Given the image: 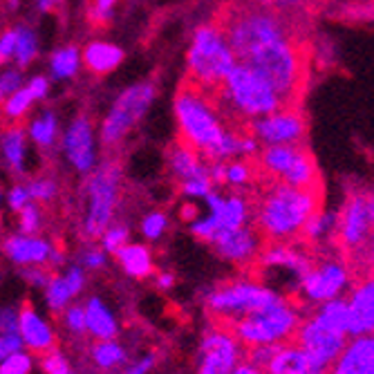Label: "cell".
I'll list each match as a JSON object with an SVG mask.
<instances>
[{
  "label": "cell",
  "mask_w": 374,
  "mask_h": 374,
  "mask_svg": "<svg viewBox=\"0 0 374 374\" xmlns=\"http://www.w3.org/2000/svg\"><path fill=\"white\" fill-rule=\"evenodd\" d=\"M307 45L299 34L274 36L251 49L237 63L253 67L283 99L285 108H299V99L307 83Z\"/></svg>",
  "instance_id": "cell-1"
},
{
  "label": "cell",
  "mask_w": 374,
  "mask_h": 374,
  "mask_svg": "<svg viewBox=\"0 0 374 374\" xmlns=\"http://www.w3.org/2000/svg\"><path fill=\"white\" fill-rule=\"evenodd\" d=\"M213 110H220L235 126H246L251 119L285 110L283 99L269 86L265 76L244 63H233L220 86L204 95Z\"/></svg>",
  "instance_id": "cell-2"
},
{
  "label": "cell",
  "mask_w": 374,
  "mask_h": 374,
  "mask_svg": "<svg viewBox=\"0 0 374 374\" xmlns=\"http://www.w3.org/2000/svg\"><path fill=\"white\" fill-rule=\"evenodd\" d=\"M323 186L318 189H292L274 184L258 207V233L267 242H289L301 233L303 224L320 211Z\"/></svg>",
  "instance_id": "cell-3"
},
{
  "label": "cell",
  "mask_w": 374,
  "mask_h": 374,
  "mask_svg": "<svg viewBox=\"0 0 374 374\" xmlns=\"http://www.w3.org/2000/svg\"><path fill=\"white\" fill-rule=\"evenodd\" d=\"M175 113L177 121H180L182 143L193 148L198 155L218 161L220 141H222L226 128H222V121L218 119V113L209 104V99L189 81H184L182 90L177 92Z\"/></svg>",
  "instance_id": "cell-4"
},
{
  "label": "cell",
  "mask_w": 374,
  "mask_h": 374,
  "mask_svg": "<svg viewBox=\"0 0 374 374\" xmlns=\"http://www.w3.org/2000/svg\"><path fill=\"white\" fill-rule=\"evenodd\" d=\"M301 314L292 301L283 299L280 303L249 312L233 320H220L233 331V336L244 347L251 345H283L294 338V331L301 325Z\"/></svg>",
  "instance_id": "cell-5"
},
{
  "label": "cell",
  "mask_w": 374,
  "mask_h": 374,
  "mask_svg": "<svg viewBox=\"0 0 374 374\" xmlns=\"http://www.w3.org/2000/svg\"><path fill=\"white\" fill-rule=\"evenodd\" d=\"M235 58L224 34L213 25H202L193 36L189 49V81L202 95L213 92L233 67Z\"/></svg>",
  "instance_id": "cell-6"
},
{
  "label": "cell",
  "mask_w": 374,
  "mask_h": 374,
  "mask_svg": "<svg viewBox=\"0 0 374 374\" xmlns=\"http://www.w3.org/2000/svg\"><path fill=\"white\" fill-rule=\"evenodd\" d=\"M280 301L283 296L256 280H233V283L220 285L207 296V307L215 320H233Z\"/></svg>",
  "instance_id": "cell-7"
},
{
  "label": "cell",
  "mask_w": 374,
  "mask_h": 374,
  "mask_svg": "<svg viewBox=\"0 0 374 374\" xmlns=\"http://www.w3.org/2000/svg\"><path fill=\"white\" fill-rule=\"evenodd\" d=\"M119 186H121V168L117 161H106L101 164L95 177L88 186V218H86V235L88 237H101L110 226L113 220L117 200H119Z\"/></svg>",
  "instance_id": "cell-8"
},
{
  "label": "cell",
  "mask_w": 374,
  "mask_h": 374,
  "mask_svg": "<svg viewBox=\"0 0 374 374\" xmlns=\"http://www.w3.org/2000/svg\"><path fill=\"white\" fill-rule=\"evenodd\" d=\"M152 97H155L152 83H139V86L128 88L117 99L115 108L106 117L104 128H101V139L106 146H115L126 137V132L139 121L141 115L152 104Z\"/></svg>",
  "instance_id": "cell-9"
},
{
  "label": "cell",
  "mask_w": 374,
  "mask_h": 374,
  "mask_svg": "<svg viewBox=\"0 0 374 374\" xmlns=\"http://www.w3.org/2000/svg\"><path fill=\"white\" fill-rule=\"evenodd\" d=\"M242 361L244 345L237 341L224 323L215 320V325L207 331L200 345L198 374H231V370Z\"/></svg>",
  "instance_id": "cell-10"
},
{
  "label": "cell",
  "mask_w": 374,
  "mask_h": 374,
  "mask_svg": "<svg viewBox=\"0 0 374 374\" xmlns=\"http://www.w3.org/2000/svg\"><path fill=\"white\" fill-rule=\"evenodd\" d=\"M374 207L368 193L352 195L343 207L341 218H336V233L338 242L350 253H363V244L370 240L372 233Z\"/></svg>",
  "instance_id": "cell-11"
},
{
  "label": "cell",
  "mask_w": 374,
  "mask_h": 374,
  "mask_svg": "<svg viewBox=\"0 0 374 374\" xmlns=\"http://www.w3.org/2000/svg\"><path fill=\"white\" fill-rule=\"evenodd\" d=\"M246 126H249L246 132L251 137L265 141L267 146H271V143H294V146H299L305 139V130H307L299 108H285L265 117H256Z\"/></svg>",
  "instance_id": "cell-12"
},
{
  "label": "cell",
  "mask_w": 374,
  "mask_h": 374,
  "mask_svg": "<svg viewBox=\"0 0 374 374\" xmlns=\"http://www.w3.org/2000/svg\"><path fill=\"white\" fill-rule=\"evenodd\" d=\"M345 334H338V331L329 329L325 325H320L316 318H307L301 320L299 329L294 331L292 341L305 350L316 363H320L323 368H331V363L338 359V354L343 352V347L347 345Z\"/></svg>",
  "instance_id": "cell-13"
},
{
  "label": "cell",
  "mask_w": 374,
  "mask_h": 374,
  "mask_svg": "<svg viewBox=\"0 0 374 374\" xmlns=\"http://www.w3.org/2000/svg\"><path fill=\"white\" fill-rule=\"evenodd\" d=\"M350 283V271L338 260H325L320 265H312L307 274L301 278V292L307 301L325 303L331 299H338L345 285Z\"/></svg>",
  "instance_id": "cell-14"
},
{
  "label": "cell",
  "mask_w": 374,
  "mask_h": 374,
  "mask_svg": "<svg viewBox=\"0 0 374 374\" xmlns=\"http://www.w3.org/2000/svg\"><path fill=\"white\" fill-rule=\"evenodd\" d=\"M211 244H213V249L222 258L235 262V265H246V262L258 258L260 233L244 224L240 229H233V231L218 233L213 240H211Z\"/></svg>",
  "instance_id": "cell-15"
},
{
  "label": "cell",
  "mask_w": 374,
  "mask_h": 374,
  "mask_svg": "<svg viewBox=\"0 0 374 374\" xmlns=\"http://www.w3.org/2000/svg\"><path fill=\"white\" fill-rule=\"evenodd\" d=\"M19 336L27 350L36 354H45L54 350V329L30 303H23L19 312Z\"/></svg>",
  "instance_id": "cell-16"
},
{
  "label": "cell",
  "mask_w": 374,
  "mask_h": 374,
  "mask_svg": "<svg viewBox=\"0 0 374 374\" xmlns=\"http://www.w3.org/2000/svg\"><path fill=\"white\" fill-rule=\"evenodd\" d=\"M327 374H374V338L372 334L354 336Z\"/></svg>",
  "instance_id": "cell-17"
},
{
  "label": "cell",
  "mask_w": 374,
  "mask_h": 374,
  "mask_svg": "<svg viewBox=\"0 0 374 374\" xmlns=\"http://www.w3.org/2000/svg\"><path fill=\"white\" fill-rule=\"evenodd\" d=\"M65 155L79 173H88L95 166V141L92 126L86 117L74 119L65 132Z\"/></svg>",
  "instance_id": "cell-18"
},
{
  "label": "cell",
  "mask_w": 374,
  "mask_h": 374,
  "mask_svg": "<svg viewBox=\"0 0 374 374\" xmlns=\"http://www.w3.org/2000/svg\"><path fill=\"white\" fill-rule=\"evenodd\" d=\"M329 370L323 368L312 356L301 350L296 343H283L267 363L265 374H327Z\"/></svg>",
  "instance_id": "cell-19"
},
{
  "label": "cell",
  "mask_w": 374,
  "mask_h": 374,
  "mask_svg": "<svg viewBox=\"0 0 374 374\" xmlns=\"http://www.w3.org/2000/svg\"><path fill=\"white\" fill-rule=\"evenodd\" d=\"M347 312H350V336L372 334L374 327V285L368 276L365 283H359L352 296L347 299Z\"/></svg>",
  "instance_id": "cell-20"
},
{
  "label": "cell",
  "mask_w": 374,
  "mask_h": 374,
  "mask_svg": "<svg viewBox=\"0 0 374 374\" xmlns=\"http://www.w3.org/2000/svg\"><path fill=\"white\" fill-rule=\"evenodd\" d=\"M86 287V274H83L81 267H72L67 269L65 276H52L49 283L45 285V299L52 312H61L67 307L76 294L83 292Z\"/></svg>",
  "instance_id": "cell-21"
},
{
  "label": "cell",
  "mask_w": 374,
  "mask_h": 374,
  "mask_svg": "<svg viewBox=\"0 0 374 374\" xmlns=\"http://www.w3.org/2000/svg\"><path fill=\"white\" fill-rule=\"evenodd\" d=\"M5 251L16 265H45L52 256V246L49 242L40 240L34 235H12L5 242Z\"/></svg>",
  "instance_id": "cell-22"
},
{
  "label": "cell",
  "mask_w": 374,
  "mask_h": 374,
  "mask_svg": "<svg viewBox=\"0 0 374 374\" xmlns=\"http://www.w3.org/2000/svg\"><path fill=\"white\" fill-rule=\"evenodd\" d=\"M283 184L292 186V189H318L320 186L316 161H314L312 152L305 148L303 143L299 146V150H296L292 166H289L283 175Z\"/></svg>",
  "instance_id": "cell-23"
},
{
  "label": "cell",
  "mask_w": 374,
  "mask_h": 374,
  "mask_svg": "<svg viewBox=\"0 0 374 374\" xmlns=\"http://www.w3.org/2000/svg\"><path fill=\"white\" fill-rule=\"evenodd\" d=\"M83 309H86V331L90 336H95L97 341H110V338L117 336L119 331L117 318L106 307L104 301L92 296Z\"/></svg>",
  "instance_id": "cell-24"
},
{
  "label": "cell",
  "mask_w": 374,
  "mask_h": 374,
  "mask_svg": "<svg viewBox=\"0 0 374 374\" xmlns=\"http://www.w3.org/2000/svg\"><path fill=\"white\" fill-rule=\"evenodd\" d=\"M168 161H171L173 173L180 177L182 182L204 180V177L209 180L207 168H204V164H200V155L182 141H177L175 146L168 150Z\"/></svg>",
  "instance_id": "cell-25"
},
{
  "label": "cell",
  "mask_w": 374,
  "mask_h": 374,
  "mask_svg": "<svg viewBox=\"0 0 374 374\" xmlns=\"http://www.w3.org/2000/svg\"><path fill=\"white\" fill-rule=\"evenodd\" d=\"M320 325H325L329 329L338 331V334L350 336V312H347V301L343 299H331L325 301L314 314Z\"/></svg>",
  "instance_id": "cell-26"
},
{
  "label": "cell",
  "mask_w": 374,
  "mask_h": 374,
  "mask_svg": "<svg viewBox=\"0 0 374 374\" xmlns=\"http://www.w3.org/2000/svg\"><path fill=\"white\" fill-rule=\"evenodd\" d=\"M121 58H124L121 49L110 43H90L86 47V52H83V61L97 74H106L110 70H115V67L121 63Z\"/></svg>",
  "instance_id": "cell-27"
},
{
  "label": "cell",
  "mask_w": 374,
  "mask_h": 374,
  "mask_svg": "<svg viewBox=\"0 0 374 374\" xmlns=\"http://www.w3.org/2000/svg\"><path fill=\"white\" fill-rule=\"evenodd\" d=\"M117 258L121 262L124 271L132 278H146L152 271L150 251L141 244H124L117 251Z\"/></svg>",
  "instance_id": "cell-28"
},
{
  "label": "cell",
  "mask_w": 374,
  "mask_h": 374,
  "mask_svg": "<svg viewBox=\"0 0 374 374\" xmlns=\"http://www.w3.org/2000/svg\"><path fill=\"white\" fill-rule=\"evenodd\" d=\"M299 146H301V143H299ZM299 146H294V143H271V146H267L265 150H262L260 166L271 175L283 177L287 168L292 166Z\"/></svg>",
  "instance_id": "cell-29"
},
{
  "label": "cell",
  "mask_w": 374,
  "mask_h": 374,
  "mask_svg": "<svg viewBox=\"0 0 374 374\" xmlns=\"http://www.w3.org/2000/svg\"><path fill=\"white\" fill-rule=\"evenodd\" d=\"M90 359L99 370H115L119 365H124L128 356H126V350L115 338H110V341H99L92 345Z\"/></svg>",
  "instance_id": "cell-30"
},
{
  "label": "cell",
  "mask_w": 374,
  "mask_h": 374,
  "mask_svg": "<svg viewBox=\"0 0 374 374\" xmlns=\"http://www.w3.org/2000/svg\"><path fill=\"white\" fill-rule=\"evenodd\" d=\"M246 3L262 7V10L283 14L292 21H307L309 19V7L305 5V0H246Z\"/></svg>",
  "instance_id": "cell-31"
},
{
  "label": "cell",
  "mask_w": 374,
  "mask_h": 374,
  "mask_svg": "<svg viewBox=\"0 0 374 374\" xmlns=\"http://www.w3.org/2000/svg\"><path fill=\"white\" fill-rule=\"evenodd\" d=\"M334 224H336V215L316 211V213H314L307 220V222L303 224L301 235H303L305 242H316V240H320V237H325L331 231V226H334Z\"/></svg>",
  "instance_id": "cell-32"
},
{
  "label": "cell",
  "mask_w": 374,
  "mask_h": 374,
  "mask_svg": "<svg viewBox=\"0 0 374 374\" xmlns=\"http://www.w3.org/2000/svg\"><path fill=\"white\" fill-rule=\"evenodd\" d=\"M5 157L10 159L14 171H23V157H25V135L21 128H10L3 137Z\"/></svg>",
  "instance_id": "cell-33"
},
{
  "label": "cell",
  "mask_w": 374,
  "mask_h": 374,
  "mask_svg": "<svg viewBox=\"0 0 374 374\" xmlns=\"http://www.w3.org/2000/svg\"><path fill=\"white\" fill-rule=\"evenodd\" d=\"M79 70V49L63 47L52 56V74L54 79H67Z\"/></svg>",
  "instance_id": "cell-34"
},
{
  "label": "cell",
  "mask_w": 374,
  "mask_h": 374,
  "mask_svg": "<svg viewBox=\"0 0 374 374\" xmlns=\"http://www.w3.org/2000/svg\"><path fill=\"white\" fill-rule=\"evenodd\" d=\"M32 101H34V97L30 95V90H27V88H19L16 92H12L10 99H7L5 108H3V113H5V117H7V121L16 124L19 119H23L25 113L30 110Z\"/></svg>",
  "instance_id": "cell-35"
},
{
  "label": "cell",
  "mask_w": 374,
  "mask_h": 374,
  "mask_svg": "<svg viewBox=\"0 0 374 374\" xmlns=\"http://www.w3.org/2000/svg\"><path fill=\"white\" fill-rule=\"evenodd\" d=\"M32 139L38 143V146H49L56 137V119L52 113H45L40 119L32 124Z\"/></svg>",
  "instance_id": "cell-36"
},
{
  "label": "cell",
  "mask_w": 374,
  "mask_h": 374,
  "mask_svg": "<svg viewBox=\"0 0 374 374\" xmlns=\"http://www.w3.org/2000/svg\"><path fill=\"white\" fill-rule=\"evenodd\" d=\"M16 58H19L21 65H27L34 54H36V38H34V34L25 27H19L16 30V49H14Z\"/></svg>",
  "instance_id": "cell-37"
},
{
  "label": "cell",
  "mask_w": 374,
  "mask_h": 374,
  "mask_svg": "<svg viewBox=\"0 0 374 374\" xmlns=\"http://www.w3.org/2000/svg\"><path fill=\"white\" fill-rule=\"evenodd\" d=\"M32 372V356L27 352H14L7 359L0 361V374H30Z\"/></svg>",
  "instance_id": "cell-38"
},
{
  "label": "cell",
  "mask_w": 374,
  "mask_h": 374,
  "mask_svg": "<svg viewBox=\"0 0 374 374\" xmlns=\"http://www.w3.org/2000/svg\"><path fill=\"white\" fill-rule=\"evenodd\" d=\"M117 0H90L88 7V19L92 25H108L113 19V10H115Z\"/></svg>",
  "instance_id": "cell-39"
},
{
  "label": "cell",
  "mask_w": 374,
  "mask_h": 374,
  "mask_svg": "<svg viewBox=\"0 0 374 374\" xmlns=\"http://www.w3.org/2000/svg\"><path fill=\"white\" fill-rule=\"evenodd\" d=\"M101 237H104V251L117 253L124 244H128V229L126 226H108Z\"/></svg>",
  "instance_id": "cell-40"
},
{
  "label": "cell",
  "mask_w": 374,
  "mask_h": 374,
  "mask_svg": "<svg viewBox=\"0 0 374 374\" xmlns=\"http://www.w3.org/2000/svg\"><path fill=\"white\" fill-rule=\"evenodd\" d=\"M27 191L30 200H36V202H49L56 195V184L52 180H34L25 186Z\"/></svg>",
  "instance_id": "cell-41"
},
{
  "label": "cell",
  "mask_w": 374,
  "mask_h": 374,
  "mask_svg": "<svg viewBox=\"0 0 374 374\" xmlns=\"http://www.w3.org/2000/svg\"><path fill=\"white\" fill-rule=\"evenodd\" d=\"M43 372L45 374H70V361L58 350H49L43 354Z\"/></svg>",
  "instance_id": "cell-42"
},
{
  "label": "cell",
  "mask_w": 374,
  "mask_h": 374,
  "mask_svg": "<svg viewBox=\"0 0 374 374\" xmlns=\"http://www.w3.org/2000/svg\"><path fill=\"white\" fill-rule=\"evenodd\" d=\"M65 327L72 331V334H86V309L81 305H70L65 309Z\"/></svg>",
  "instance_id": "cell-43"
},
{
  "label": "cell",
  "mask_w": 374,
  "mask_h": 374,
  "mask_svg": "<svg viewBox=\"0 0 374 374\" xmlns=\"http://www.w3.org/2000/svg\"><path fill=\"white\" fill-rule=\"evenodd\" d=\"M168 224V220L164 213H159V211H155V213H150L143 218V222H141V231L143 235L148 237V240H157V237L164 233V229Z\"/></svg>",
  "instance_id": "cell-44"
},
{
  "label": "cell",
  "mask_w": 374,
  "mask_h": 374,
  "mask_svg": "<svg viewBox=\"0 0 374 374\" xmlns=\"http://www.w3.org/2000/svg\"><path fill=\"white\" fill-rule=\"evenodd\" d=\"M249 180H251V166L244 164V161H235V164L224 166V182L233 186H242Z\"/></svg>",
  "instance_id": "cell-45"
},
{
  "label": "cell",
  "mask_w": 374,
  "mask_h": 374,
  "mask_svg": "<svg viewBox=\"0 0 374 374\" xmlns=\"http://www.w3.org/2000/svg\"><path fill=\"white\" fill-rule=\"evenodd\" d=\"M21 213V229L23 233H36L38 226H40V215H38V209L34 204H25V207L19 211Z\"/></svg>",
  "instance_id": "cell-46"
},
{
  "label": "cell",
  "mask_w": 374,
  "mask_h": 374,
  "mask_svg": "<svg viewBox=\"0 0 374 374\" xmlns=\"http://www.w3.org/2000/svg\"><path fill=\"white\" fill-rule=\"evenodd\" d=\"M0 334H19V312L16 309H0Z\"/></svg>",
  "instance_id": "cell-47"
},
{
  "label": "cell",
  "mask_w": 374,
  "mask_h": 374,
  "mask_svg": "<svg viewBox=\"0 0 374 374\" xmlns=\"http://www.w3.org/2000/svg\"><path fill=\"white\" fill-rule=\"evenodd\" d=\"M19 350H23V341L19 334H0V361Z\"/></svg>",
  "instance_id": "cell-48"
},
{
  "label": "cell",
  "mask_w": 374,
  "mask_h": 374,
  "mask_svg": "<svg viewBox=\"0 0 374 374\" xmlns=\"http://www.w3.org/2000/svg\"><path fill=\"white\" fill-rule=\"evenodd\" d=\"M182 191L186 195H193V198H204L209 191H211V180H189V182H182Z\"/></svg>",
  "instance_id": "cell-49"
},
{
  "label": "cell",
  "mask_w": 374,
  "mask_h": 374,
  "mask_svg": "<svg viewBox=\"0 0 374 374\" xmlns=\"http://www.w3.org/2000/svg\"><path fill=\"white\" fill-rule=\"evenodd\" d=\"M21 88V74L19 72H5L3 76H0V95H12V92H16Z\"/></svg>",
  "instance_id": "cell-50"
},
{
  "label": "cell",
  "mask_w": 374,
  "mask_h": 374,
  "mask_svg": "<svg viewBox=\"0 0 374 374\" xmlns=\"http://www.w3.org/2000/svg\"><path fill=\"white\" fill-rule=\"evenodd\" d=\"M152 368H155V356L152 354H146V356H141V359L137 363H132L128 365L121 374H148Z\"/></svg>",
  "instance_id": "cell-51"
},
{
  "label": "cell",
  "mask_w": 374,
  "mask_h": 374,
  "mask_svg": "<svg viewBox=\"0 0 374 374\" xmlns=\"http://www.w3.org/2000/svg\"><path fill=\"white\" fill-rule=\"evenodd\" d=\"M16 49V30L14 32H5L3 36H0V63L7 61Z\"/></svg>",
  "instance_id": "cell-52"
},
{
  "label": "cell",
  "mask_w": 374,
  "mask_h": 374,
  "mask_svg": "<svg viewBox=\"0 0 374 374\" xmlns=\"http://www.w3.org/2000/svg\"><path fill=\"white\" fill-rule=\"evenodd\" d=\"M83 265L88 269H101L106 267V251L101 249H88L83 253Z\"/></svg>",
  "instance_id": "cell-53"
},
{
  "label": "cell",
  "mask_w": 374,
  "mask_h": 374,
  "mask_svg": "<svg viewBox=\"0 0 374 374\" xmlns=\"http://www.w3.org/2000/svg\"><path fill=\"white\" fill-rule=\"evenodd\" d=\"M47 79L45 76H34V79L30 81V86H27V90H30V95L34 97V99H45L47 97Z\"/></svg>",
  "instance_id": "cell-54"
},
{
  "label": "cell",
  "mask_w": 374,
  "mask_h": 374,
  "mask_svg": "<svg viewBox=\"0 0 374 374\" xmlns=\"http://www.w3.org/2000/svg\"><path fill=\"white\" fill-rule=\"evenodd\" d=\"M27 202H30V195H27V191H25V186H16V189H12V193H10V207L14 211H21Z\"/></svg>",
  "instance_id": "cell-55"
},
{
  "label": "cell",
  "mask_w": 374,
  "mask_h": 374,
  "mask_svg": "<svg viewBox=\"0 0 374 374\" xmlns=\"http://www.w3.org/2000/svg\"><path fill=\"white\" fill-rule=\"evenodd\" d=\"M25 278H27L32 285H40V287H45V285L49 283V278H52V276H49L47 271H40V269H27V271H25Z\"/></svg>",
  "instance_id": "cell-56"
},
{
  "label": "cell",
  "mask_w": 374,
  "mask_h": 374,
  "mask_svg": "<svg viewBox=\"0 0 374 374\" xmlns=\"http://www.w3.org/2000/svg\"><path fill=\"white\" fill-rule=\"evenodd\" d=\"M231 374H265V372H262L260 368H256V365L242 361V363H237L235 368L231 370Z\"/></svg>",
  "instance_id": "cell-57"
},
{
  "label": "cell",
  "mask_w": 374,
  "mask_h": 374,
  "mask_svg": "<svg viewBox=\"0 0 374 374\" xmlns=\"http://www.w3.org/2000/svg\"><path fill=\"white\" fill-rule=\"evenodd\" d=\"M180 213H182V220H186V222H195V220H200L198 218L200 211H198V207H195V204H184Z\"/></svg>",
  "instance_id": "cell-58"
},
{
  "label": "cell",
  "mask_w": 374,
  "mask_h": 374,
  "mask_svg": "<svg viewBox=\"0 0 374 374\" xmlns=\"http://www.w3.org/2000/svg\"><path fill=\"white\" fill-rule=\"evenodd\" d=\"M157 285H159V289H171L175 285V276L173 274H161L157 278Z\"/></svg>",
  "instance_id": "cell-59"
},
{
  "label": "cell",
  "mask_w": 374,
  "mask_h": 374,
  "mask_svg": "<svg viewBox=\"0 0 374 374\" xmlns=\"http://www.w3.org/2000/svg\"><path fill=\"white\" fill-rule=\"evenodd\" d=\"M54 5H58V0H38V10H40V12L54 10Z\"/></svg>",
  "instance_id": "cell-60"
},
{
  "label": "cell",
  "mask_w": 374,
  "mask_h": 374,
  "mask_svg": "<svg viewBox=\"0 0 374 374\" xmlns=\"http://www.w3.org/2000/svg\"><path fill=\"white\" fill-rule=\"evenodd\" d=\"M325 3V0H305V5L309 7V12H314V10H318V7Z\"/></svg>",
  "instance_id": "cell-61"
},
{
  "label": "cell",
  "mask_w": 374,
  "mask_h": 374,
  "mask_svg": "<svg viewBox=\"0 0 374 374\" xmlns=\"http://www.w3.org/2000/svg\"><path fill=\"white\" fill-rule=\"evenodd\" d=\"M70 374H79V372H70Z\"/></svg>",
  "instance_id": "cell-62"
},
{
  "label": "cell",
  "mask_w": 374,
  "mask_h": 374,
  "mask_svg": "<svg viewBox=\"0 0 374 374\" xmlns=\"http://www.w3.org/2000/svg\"><path fill=\"white\" fill-rule=\"evenodd\" d=\"M0 99H3V95H0Z\"/></svg>",
  "instance_id": "cell-63"
}]
</instances>
